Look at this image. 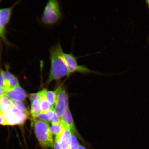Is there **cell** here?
<instances>
[{"label":"cell","mask_w":149,"mask_h":149,"mask_svg":"<svg viewBox=\"0 0 149 149\" xmlns=\"http://www.w3.org/2000/svg\"><path fill=\"white\" fill-rule=\"evenodd\" d=\"M55 114V109H54L50 110L46 112L41 113L37 118L39 120L46 122H50Z\"/></svg>","instance_id":"cell-15"},{"label":"cell","mask_w":149,"mask_h":149,"mask_svg":"<svg viewBox=\"0 0 149 149\" xmlns=\"http://www.w3.org/2000/svg\"><path fill=\"white\" fill-rule=\"evenodd\" d=\"M78 149H86V148L84 146H83V145L79 144V147H78Z\"/></svg>","instance_id":"cell-24"},{"label":"cell","mask_w":149,"mask_h":149,"mask_svg":"<svg viewBox=\"0 0 149 149\" xmlns=\"http://www.w3.org/2000/svg\"><path fill=\"white\" fill-rule=\"evenodd\" d=\"M64 52L60 43L52 47L49 50L51 67L46 83L58 81L71 75L64 57Z\"/></svg>","instance_id":"cell-1"},{"label":"cell","mask_w":149,"mask_h":149,"mask_svg":"<svg viewBox=\"0 0 149 149\" xmlns=\"http://www.w3.org/2000/svg\"><path fill=\"white\" fill-rule=\"evenodd\" d=\"M64 57L70 74L76 72L82 74H99L89 69L86 66L79 65L77 62V58L72 53H64Z\"/></svg>","instance_id":"cell-7"},{"label":"cell","mask_w":149,"mask_h":149,"mask_svg":"<svg viewBox=\"0 0 149 149\" xmlns=\"http://www.w3.org/2000/svg\"><path fill=\"white\" fill-rule=\"evenodd\" d=\"M65 127L61 122L52 124L50 127V130L53 135L56 136L60 135L64 130Z\"/></svg>","instance_id":"cell-14"},{"label":"cell","mask_w":149,"mask_h":149,"mask_svg":"<svg viewBox=\"0 0 149 149\" xmlns=\"http://www.w3.org/2000/svg\"><path fill=\"white\" fill-rule=\"evenodd\" d=\"M63 14L61 5L57 0H50L47 3L42 16L43 23L47 25H53L62 19Z\"/></svg>","instance_id":"cell-3"},{"label":"cell","mask_w":149,"mask_h":149,"mask_svg":"<svg viewBox=\"0 0 149 149\" xmlns=\"http://www.w3.org/2000/svg\"><path fill=\"white\" fill-rule=\"evenodd\" d=\"M5 95L11 100L23 101L26 97L25 91L20 86L13 87L5 91Z\"/></svg>","instance_id":"cell-9"},{"label":"cell","mask_w":149,"mask_h":149,"mask_svg":"<svg viewBox=\"0 0 149 149\" xmlns=\"http://www.w3.org/2000/svg\"><path fill=\"white\" fill-rule=\"evenodd\" d=\"M61 123L65 127L69 128L72 134L79 138L82 142L84 143L85 145L87 144L85 142V141L81 137L76 128L70 108L66 109L65 111L62 116L61 117Z\"/></svg>","instance_id":"cell-8"},{"label":"cell","mask_w":149,"mask_h":149,"mask_svg":"<svg viewBox=\"0 0 149 149\" xmlns=\"http://www.w3.org/2000/svg\"><path fill=\"white\" fill-rule=\"evenodd\" d=\"M0 125H7L3 113L0 112Z\"/></svg>","instance_id":"cell-22"},{"label":"cell","mask_w":149,"mask_h":149,"mask_svg":"<svg viewBox=\"0 0 149 149\" xmlns=\"http://www.w3.org/2000/svg\"><path fill=\"white\" fill-rule=\"evenodd\" d=\"M5 95L4 90L0 87V97Z\"/></svg>","instance_id":"cell-23"},{"label":"cell","mask_w":149,"mask_h":149,"mask_svg":"<svg viewBox=\"0 0 149 149\" xmlns=\"http://www.w3.org/2000/svg\"><path fill=\"white\" fill-rule=\"evenodd\" d=\"M146 1V4L147 5V6H148V8L149 9V0H147V1Z\"/></svg>","instance_id":"cell-25"},{"label":"cell","mask_w":149,"mask_h":149,"mask_svg":"<svg viewBox=\"0 0 149 149\" xmlns=\"http://www.w3.org/2000/svg\"><path fill=\"white\" fill-rule=\"evenodd\" d=\"M29 97V99L30 100L31 103L35 100L40 99V93H39V92L30 94Z\"/></svg>","instance_id":"cell-19"},{"label":"cell","mask_w":149,"mask_h":149,"mask_svg":"<svg viewBox=\"0 0 149 149\" xmlns=\"http://www.w3.org/2000/svg\"><path fill=\"white\" fill-rule=\"evenodd\" d=\"M0 87L3 89L4 91L6 89L5 81L1 72H0Z\"/></svg>","instance_id":"cell-21"},{"label":"cell","mask_w":149,"mask_h":149,"mask_svg":"<svg viewBox=\"0 0 149 149\" xmlns=\"http://www.w3.org/2000/svg\"><path fill=\"white\" fill-rule=\"evenodd\" d=\"M79 145L77 136L72 134L71 138L70 149H78Z\"/></svg>","instance_id":"cell-18"},{"label":"cell","mask_w":149,"mask_h":149,"mask_svg":"<svg viewBox=\"0 0 149 149\" xmlns=\"http://www.w3.org/2000/svg\"><path fill=\"white\" fill-rule=\"evenodd\" d=\"M45 95L48 101L52 105H55L57 99V94L56 91H48L45 89Z\"/></svg>","instance_id":"cell-16"},{"label":"cell","mask_w":149,"mask_h":149,"mask_svg":"<svg viewBox=\"0 0 149 149\" xmlns=\"http://www.w3.org/2000/svg\"><path fill=\"white\" fill-rule=\"evenodd\" d=\"M11 103L12 106L16 108L19 110L23 112L29 114V111L26 107L23 102L20 101H17L13 100H11Z\"/></svg>","instance_id":"cell-17"},{"label":"cell","mask_w":149,"mask_h":149,"mask_svg":"<svg viewBox=\"0 0 149 149\" xmlns=\"http://www.w3.org/2000/svg\"><path fill=\"white\" fill-rule=\"evenodd\" d=\"M45 89H44L39 92L41 113H45L50 110L54 109V106L50 104L47 100L45 95Z\"/></svg>","instance_id":"cell-11"},{"label":"cell","mask_w":149,"mask_h":149,"mask_svg":"<svg viewBox=\"0 0 149 149\" xmlns=\"http://www.w3.org/2000/svg\"><path fill=\"white\" fill-rule=\"evenodd\" d=\"M0 2H1V1H0Z\"/></svg>","instance_id":"cell-26"},{"label":"cell","mask_w":149,"mask_h":149,"mask_svg":"<svg viewBox=\"0 0 149 149\" xmlns=\"http://www.w3.org/2000/svg\"><path fill=\"white\" fill-rule=\"evenodd\" d=\"M55 91L57 99L55 105V111L57 116L61 118L65 111L69 108V99L68 93L63 85H60Z\"/></svg>","instance_id":"cell-5"},{"label":"cell","mask_w":149,"mask_h":149,"mask_svg":"<svg viewBox=\"0 0 149 149\" xmlns=\"http://www.w3.org/2000/svg\"><path fill=\"white\" fill-rule=\"evenodd\" d=\"M31 103V114L33 121L41 113V110L40 99L35 100Z\"/></svg>","instance_id":"cell-13"},{"label":"cell","mask_w":149,"mask_h":149,"mask_svg":"<svg viewBox=\"0 0 149 149\" xmlns=\"http://www.w3.org/2000/svg\"><path fill=\"white\" fill-rule=\"evenodd\" d=\"M33 122L35 135L40 146L44 149L54 148V141L48 123L36 118Z\"/></svg>","instance_id":"cell-2"},{"label":"cell","mask_w":149,"mask_h":149,"mask_svg":"<svg viewBox=\"0 0 149 149\" xmlns=\"http://www.w3.org/2000/svg\"><path fill=\"white\" fill-rule=\"evenodd\" d=\"M54 149H61L59 142V136H56L54 142Z\"/></svg>","instance_id":"cell-20"},{"label":"cell","mask_w":149,"mask_h":149,"mask_svg":"<svg viewBox=\"0 0 149 149\" xmlns=\"http://www.w3.org/2000/svg\"><path fill=\"white\" fill-rule=\"evenodd\" d=\"M19 3L17 1L10 7L0 9V38L8 45L9 42L6 35V28L10 21L13 10Z\"/></svg>","instance_id":"cell-6"},{"label":"cell","mask_w":149,"mask_h":149,"mask_svg":"<svg viewBox=\"0 0 149 149\" xmlns=\"http://www.w3.org/2000/svg\"><path fill=\"white\" fill-rule=\"evenodd\" d=\"M72 134V132L69 128L65 127L62 133L59 136V142L61 149H70Z\"/></svg>","instance_id":"cell-10"},{"label":"cell","mask_w":149,"mask_h":149,"mask_svg":"<svg viewBox=\"0 0 149 149\" xmlns=\"http://www.w3.org/2000/svg\"><path fill=\"white\" fill-rule=\"evenodd\" d=\"M3 115L7 125L9 126L22 125L29 116V114L19 110L13 106Z\"/></svg>","instance_id":"cell-4"},{"label":"cell","mask_w":149,"mask_h":149,"mask_svg":"<svg viewBox=\"0 0 149 149\" xmlns=\"http://www.w3.org/2000/svg\"><path fill=\"white\" fill-rule=\"evenodd\" d=\"M12 106L11 100L5 95L0 97V112L3 113L8 111Z\"/></svg>","instance_id":"cell-12"}]
</instances>
